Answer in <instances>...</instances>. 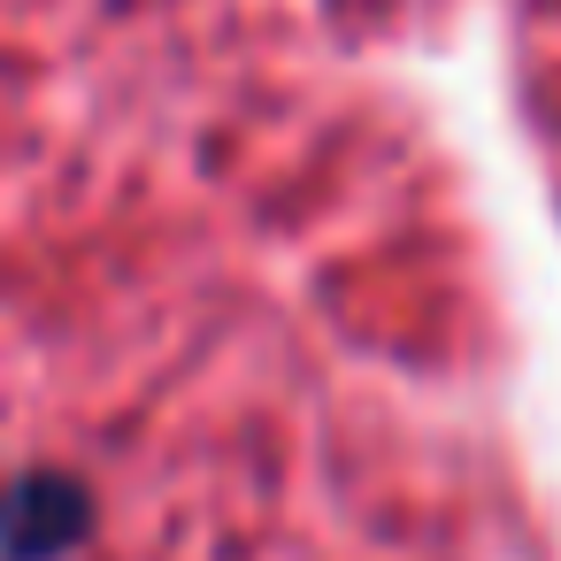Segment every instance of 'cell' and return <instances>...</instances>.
Listing matches in <instances>:
<instances>
[{"label":"cell","instance_id":"6da1fadb","mask_svg":"<svg viewBox=\"0 0 561 561\" xmlns=\"http://www.w3.org/2000/svg\"><path fill=\"white\" fill-rule=\"evenodd\" d=\"M85 530V492L62 477H16L0 484V553L9 561H55Z\"/></svg>","mask_w":561,"mask_h":561}]
</instances>
